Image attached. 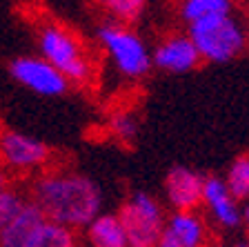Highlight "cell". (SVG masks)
<instances>
[{
    "instance_id": "cell-12",
    "label": "cell",
    "mask_w": 249,
    "mask_h": 247,
    "mask_svg": "<svg viewBox=\"0 0 249 247\" xmlns=\"http://www.w3.org/2000/svg\"><path fill=\"white\" fill-rule=\"evenodd\" d=\"M42 223L45 218L40 209L29 198H25L22 205L0 227V247H27Z\"/></svg>"
},
{
    "instance_id": "cell-8",
    "label": "cell",
    "mask_w": 249,
    "mask_h": 247,
    "mask_svg": "<svg viewBox=\"0 0 249 247\" xmlns=\"http://www.w3.org/2000/svg\"><path fill=\"white\" fill-rule=\"evenodd\" d=\"M209 227L198 211H174L165 218L156 247H209Z\"/></svg>"
},
{
    "instance_id": "cell-20",
    "label": "cell",
    "mask_w": 249,
    "mask_h": 247,
    "mask_svg": "<svg viewBox=\"0 0 249 247\" xmlns=\"http://www.w3.org/2000/svg\"><path fill=\"white\" fill-rule=\"evenodd\" d=\"M11 187V176L7 174L2 167H0V191H5V190H9Z\"/></svg>"
},
{
    "instance_id": "cell-13",
    "label": "cell",
    "mask_w": 249,
    "mask_h": 247,
    "mask_svg": "<svg viewBox=\"0 0 249 247\" xmlns=\"http://www.w3.org/2000/svg\"><path fill=\"white\" fill-rule=\"evenodd\" d=\"M85 241L89 247H127L124 229L120 225L118 216L107 211H100L98 216L85 227Z\"/></svg>"
},
{
    "instance_id": "cell-16",
    "label": "cell",
    "mask_w": 249,
    "mask_h": 247,
    "mask_svg": "<svg viewBox=\"0 0 249 247\" xmlns=\"http://www.w3.org/2000/svg\"><path fill=\"white\" fill-rule=\"evenodd\" d=\"M227 191L231 194L233 201L245 203L249 198V158L247 154L233 158V163L229 165L227 174L223 178Z\"/></svg>"
},
{
    "instance_id": "cell-3",
    "label": "cell",
    "mask_w": 249,
    "mask_h": 247,
    "mask_svg": "<svg viewBox=\"0 0 249 247\" xmlns=\"http://www.w3.org/2000/svg\"><path fill=\"white\" fill-rule=\"evenodd\" d=\"M187 38L196 47L200 60L213 65H223L238 58L245 52V42H247L243 25L231 14L192 22Z\"/></svg>"
},
{
    "instance_id": "cell-10",
    "label": "cell",
    "mask_w": 249,
    "mask_h": 247,
    "mask_svg": "<svg viewBox=\"0 0 249 247\" xmlns=\"http://www.w3.org/2000/svg\"><path fill=\"white\" fill-rule=\"evenodd\" d=\"M202 180L198 171L176 165L165 176V198L174 211H196L202 205Z\"/></svg>"
},
{
    "instance_id": "cell-9",
    "label": "cell",
    "mask_w": 249,
    "mask_h": 247,
    "mask_svg": "<svg viewBox=\"0 0 249 247\" xmlns=\"http://www.w3.org/2000/svg\"><path fill=\"white\" fill-rule=\"evenodd\" d=\"M202 205L223 229H240L247 221V209L238 201H233L223 178L218 176H205L202 180Z\"/></svg>"
},
{
    "instance_id": "cell-17",
    "label": "cell",
    "mask_w": 249,
    "mask_h": 247,
    "mask_svg": "<svg viewBox=\"0 0 249 247\" xmlns=\"http://www.w3.org/2000/svg\"><path fill=\"white\" fill-rule=\"evenodd\" d=\"M98 7L107 16H111L116 22H134L140 18V14L145 11L147 0H96Z\"/></svg>"
},
{
    "instance_id": "cell-4",
    "label": "cell",
    "mask_w": 249,
    "mask_h": 247,
    "mask_svg": "<svg viewBox=\"0 0 249 247\" xmlns=\"http://www.w3.org/2000/svg\"><path fill=\"white\" fill-rule=\"evenodd\" d=\"M98 42L105 49L118 74H123L129 80L145 78L151 72V49L145 40L123 22H107L98 27Z\"/></svg>"
},
{
    "instance_id": "cell-11",
    "label": "cell",
    "mask_w": 249,
    "mask_h": 247,
    "mask_svg": "<svg viewBox=\"0 0 249 247\" xmlns=\"http://www.w3.org/2000/svg\"><path fill=\"white\" fill-rule=\"evenodd\" d=\"M198 65H200V56L185 34L162 38L151 52V67H158L167 74H189Z\"/></svg>"
},
{
    "instance_id": "cell-14",
    "label": "cell",
    "mask_w": 249,
    "mask_h": 247,
    "mask_svg": "<svg viewBox=\"0 0 249 247\" xmlns=\"http://www.w3.org/2000/svg\"><path fill=\"white\" fill-rule=\"evenodd\" d=\"M233 9L231 0H182L180 2V16L189 25L213 16H229Z\"/></svg>"
},
{
    "instance_id": "cell-1",
    "label": "cell",
    "mask_w": 249,
    "mask_h": 247,
    "mask_svg": "<svg viewBox=\"0 0 249 247\" xmlns=\"http://www.w3.org/2000/svg\"><path fill=\"white\" fill-rule=\"evenodd\" d=\"M29 201L45 221L76 232L103 211V190L93 178L78 171H49L31 185Z\"/></svg>"
},
{
    "instance_id": "cell-5",
    "label": "cell",
    "mask_w": 249,
    "mask_h": 247,
    "mask_svg": "<svg viewBox=\"0 0 249 247\" xmlns=\"http://www.w3.org/2000/svg\"><path fill=\"white\" fill-rule=\"evenodd\" d=\"M116 216L124 229L127 247H156L165 223V211L151 194L134 191L120 205Z\"/></svg>"
},
{
    "instance_id": "cell-6",
    "label": "cell",
    "mask_w": 249,
    "mask_h": 247,
    "mask_svg": "<svg viewBox=\"0 0 249 247\" xmlns=\"http://www.w3.org/2000/svg\"><path fill=\"white\" fill-rule=\"evenodd\" d=\"M52 158V150L40 138L16 129L0 132V167L7 174H34Z\"/></svg>"
},
{
    "instance_id": "cell-18",
    "label": "cell",
    "mask_w": 249,
    "mask_h": 247,
    "mask_svg": "<svg viewBox=\"0 0 249 247\" xmlns=\"http://www.w3.org/2000/svg\"><path fill=\"white\" fill-rule=\"evenodd\" d=\"M109 132L114 138H118L120 143H134L136 136H138V116H136L131 109H116L111 116H109L107 123Z\"/></svg>"
},
{
    "instance_id": "cell-7",
    "label": "cell",
    "mask_w": 249,
    "mask_h": 247,
    "mask_svg": "<svg viewBox=\"0 0 249 247\" xmlns=\"http://www.w3.org/2000/svg\"><path fill=\"white\" fill-rule=\"evenodd\" d=\"M16 82L38 96H62L69 89V82L40 56H20L9 65Z\"/></svg>"
},
{
    "instance_id": "cell-15",
    "label": "cell",
    "mask_w": 249,
    "mask_h": 247,
    "mask_svg": "<svg viewBox=\"0 0 249 247\" xmlns=\"http://www.w3.org/2000/svg\"><path fill=\"white\" fill-rule=\"evenodd\" d=\"M27 247H78V236L69 227L45 221Z\"/></svg>"
},
{
    "instance_id": "cell-19",
    "label": "cell",
    "mask_w": 249,
    "mask_h": 247,
    "mask_svg": "<svg viewBox=\"0 0 249 247\" xmlns=\"http://www.w3.org/2000/svg\"><path fill=\"white\" fill-rule=\"evenodd\" d=\"M22 201H25V196H22L20 191H16L14 187L0 191V227L5 225L7 218L22 205Z\"/></svg>"
},
{
    "instance_id": "cell-21",
    "label": "cell",
    "mask_w": 249,
    "mask_h": 247,
    "mask_svg": "<svg viewBox=\"0 0 249 247\" xmlns=\"http://www.w3.org/2000/svg\"><path fill=\"white\" fill-rule=\"evenodd\" d=\"M231 247H249V245H247V243H245V241H240V243H233Z\"/></svg>"
},
{
    "instance_id": "cell-2",
    "label": "cell",
    "mask_w": 249,
    "mask_h": 247,
    "mask_svg": "<svg viewBox=\"0 0 249 247\" xmlns=\"http://www.w3.org/2000/svg\"><path fill=\"white\" fill-rule=\"evenodd\" d=\"M38 52L69 85H89L93 80V60L80 38L67 27L49 22L38 31Z\"/></svg>"
}]
</instances>
